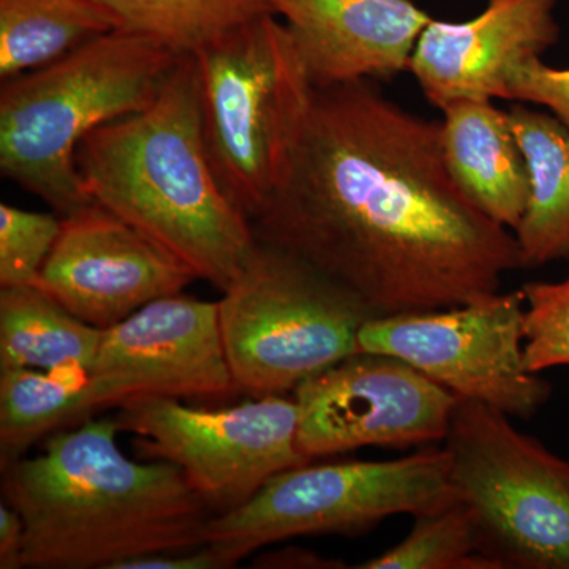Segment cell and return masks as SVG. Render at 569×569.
<instances>
[{"instance_id":"6","label":"cell","mask_w":569,"mask_h":569,"mask_svg":"<svg viewBox=\"0 0 569 569\" xmlns=\"http://www.w3.org/2000/svg\"><path fill=\"white\" fill-rule=\"evenodd\" d=\"M378 317L312 266L258 242L219 301L224 353L238 391L283 396L359 353L362 326Z\"/></svg>"},{"instance_id":"8","label":"cell","mask_w":569,"mask_h":569,"mask_svg":"<svg viewBox=\"0 0 569 569\" xmlns=\"http://www.w3.org/2000/svg\"><path fill=\"white\" fill-rule=\"evenodd\" d=\"M447 449L427 445L395 460L288 468L241 507L213 515L204 545L236 565L284 539L366 533L392 516H418L455 500Z\"/></svg>"},{"instance_id":"25","label":"cell","mask_w":569,"mask_h":569,"mask_svg":"<svg viewBox=\"0 0 569 569\" xmlns=\"http://www.w3.org/2000/svg\"><path fill=\"white\" fill-rule=\"evenodd\" d=\"M508 100L542 104L569 129V69H553L541 58L531 59L512 74Z\"/></svg>"},{"instance_id":"5","label":"cell","mask_w":569,"mask_h":569,"mask_svg":"<svg viewBox=\"0 0 569 569\" xmlns=\"http://www.w3.org/2000/svg\"><path fill=\"white\" fill-rule=\"evenodd\" d=\"M193 59L209 159L250 220L290 167L316 88L276 14L236 29Z\"/></svg>"},{"instance_id":"2","label":"cell","mask_w":569,"mask_h":569,"mask_svg":"<svg viewBox=\"0 0 569 569\" xmlns=\"http://www.w3.org/2000/svg\"><path fill=\"white\" fill-rule=\"evenodd\" d=\"M119 430L118 419L88 418L2 468L3 501L24 522V568L116 569L204 545L216 512L174 463L127 458Z\"/></svg>"},{"instance_id":"14","label":"cell","mask_w":569,"mask_h":569,"mask_svg":"<svg viewBox=\"0 0 569 569\" xmlns=\"http://www.w3.org/2000/svg\"><path fill=\"white\" fill-rule=\"evenodd\" d=\"M557 0H486L477 18L432 20L408 70L433 107L459 100H508L515 71L559 40Z\"/></svg>"},{"instance_id":"27","label":"cell","mask_w":569,"mask_h":569,"mask_svg":"<svg viewBox=\"0 0 569 569\" xmlns=\"http://www.w3.org/2000/svg\"><path fill=\"white\" fill-rule=\"evenodd\" d=\"M26 529L20 512L7 501L0 503V569H20L24 556Z\"/></svg>"},{"instance_id":"16","label":"cell","mask_w":569,"mask_h":569,"mask_svg":"<svg viewBox=\"0 0 569 569\" xmlns=\"http://www.w3.org/2000/svg\"><path fill=\"white\" fill-rule=\"evenodd\" d=\"M492 102L459 100L445 107L441 146L463 193L493 222L515 231L529 204V167L508 111Z\"/></svg>"},{"instance_id":"24","label":"cell","mask_w":569,"mask_h":569,"mask_svg":"<svg viewBox=\"0 0 569 569\" xmlns=\"http://www.w3.org/2000/svg\"><path fill=\"white\" fill-rule=\"evenodd\" d=\"M526 361L531 372L569 366V274L526 283Z\"/></svg>"},{"instance_id":"12","label":"cell","mask_w":569,"mask_h":569,"mask_svg":"<svg viewBox=\"0 0 569 569\" xmlns=\"http://www.w3.org/2000/svg\"><path fill=\"white\" fill-rule=\"evenodd\" d=\"M238 391L224 353L219 302L182 293L104 329L89 372L91 413L138 397H222Z\"/></svg>"},{"instance_id":"28","label":"cell","mask_w":569,"mask_h":569,"mask_svg":"<svg viewBox=\"0 0 569 569\" xmlns=\"http://www.w3.org/2000/svg\"><path fill=\"white\" fill-rule=\"evenodd\" d=\"M257 568H312L337 569L347 568L343 561L328 559L306 549L279 550V552H264L254 561Z\"/></svg>"},{"instance_id":"13","label":"cell","mask_w":569,"mask_h":569,"mask_svg":"<svg viewBox=\"0 0 569 569\" xmlns=\"http://www.w3.org/2000/svg\"><path fill=\"white\" fill-rule=\"evenodd\" d=\"M197 277L173 254L97 203L62 217L36 287L86 323L108 329Z\"/></svg>"},{"instance_id":"15","label":"cell","mask_w":569,"mask_h":569,"mask_svg":"<svg viewBox=\"0 0 569 569\" xmlns=\"http://www.w3.org/2000/svg\"><path fill=\"white\" fill-rule=\"evenodd\" d=\"M290 29L313 88L389 80L410 67L433 20L411 0H268Z\"/></svg>"},{"instance_id":"1","label":"cell","mask_w":569,"mask_h":569,"mask_svg":"<svg viewBox=\"0 0 569 569\" xmlns=\"http://www.w3.org/2000/svg\"><path fill=\"white\" fill-rule=\"evenodd\" d=\"M250 224L378 317L485 301L522 268L515 233L449 171L440 122L372 80L316 88L290 167Z\"/></svg>"},{"instance_id":"3","label":"cell","mask_w":569,"mask_h":569,"mask_svg":"<svg viewBox=\"0 0 569 569\" xmlns=\"http://www.w3.org/2000/svg\"><path fill=\"white\" fill-rule=\"evenodd\" d=\"M77 167L93 203L222 293L257 250L250 220L209 159L193 56L179 59L149 107L89 134Z\"/></svg>"},{"instance_id":"22","label":"cell","mask_w":569,"mask_h":569,"mask_svg":"<svg viewBox=\"0 0 569 569\" xmlns=\"http://www.w3.org/2000/svg\"><path fill=\"white\" fill-rule=\"evenodd\" d=\"M355 568L497 569L482 552L473 515L459 498L415 516L413 529L399 545Z\"/></svg>"},{"instance_id":"21","label":"cell","mask_w":569,"mask_h":569,"mask_svg":"<svg viewBox=\"0 0 569 569\" xmlns=\"http://www.w3.org/2000/svg\"><path fill=\"white\" fill-rule=\"evenodd\" d=\"M118 29L151 37L179 56H193L236 29L274 14L268 0H97Z\"/></svg>"},{"instance_id":"11","label":"cell","mask_w":569,"mask_h":569,"mask_svg":"<svg viewBox=\"0 0 569 569\" xmlns=\"http://www.w3.org/2000/svg\"><path fill=\"white\" fill-rule=\"evenodd\" d=\"M293 395L298 448L309 462L365 447L443 441L459 400L402 359L377 353L348 356Z\"/></svg>"},{"instance_id":"23","label":"cell","mask_w":569,"mask_h":569,"mask_svg":"<svg viewBox=\"0 0 569 569\" xmlns=\"http://www.w3.org/2000/svg\"><path fill=\"white\" fill-rule=\"evenodd\" d=\"M61 228L59 213L0 204V288L36 287Z\"/></svg>"},{"instance_id":"4","label":"cell","mask_w":569,"mask_h":569,"mask_svg":"<svg viewBox=\"0 0 569 569\" xmlns=\"http://www.w3.org/2000/svg\"><path fill=\"white\" fill-rule=\"evenodd\" d=\"M182 56L114 29L2 81L0 171L61 217L93 203L77 167L81 142L153 102Z\"/></svg>"},{"instance_id":"10","label":"cell","mask_w":569,"mask_h":569,"mask_svg":"<svg viewBox=\"0 0 569 569\" xmlns=\"http://www.w3.org/2000/svg\"><path fill=\"white\" fill-rule=\"evenodd\" d=\"M116 419L121 430L137 433L142 455L181 468L216 515L309 462L298 448V407L283 396L220 410L182 406L174 397H138Z\"/></svg>"},{"instance_id":"17","label":"cell","mask_w":569,"mask_h":569,"mask_svg":"<svg viewBox=\"0 0 569 569\" xmlns=\"http://www.w3.org/2000/svg\"><path fill=\"white\" fill-rule=\"evenodd\" d=\"M530 174L526 213L512 233L522 268L569 258V129L548 112L523 103L508 110Z\"/></svg>"},{"instance_id":"26","label":"cell","mask_w":569,"mask_h":569,"mask_svg":"<svg viewBox=\"0 0 569 569\" xmlns=\"http://www.w3.org/2000/svg\"><path fill=\"white\" fill-rule=\"evenodd\" d=\"M236 563L222 549L213 545L181 550V552L153 553L118 565L116 569H227Z\"/></svg>"},{"instance_id":"7","label":"cell","mask_w":569,"mask_h":569,"mask_svg":"<svg viewBox=\"0 0 569 569\" xmlns=\"http://www.w3.org/2000/svg\"><path fill=\"white\" fill-rule=\"evenodd\" d=\"M443 441L455 496L497 569H569V460L473 400H458Z\"/></svg>"},{"instance_id":"19","label":"cell","mask_w":569,"mask_h":569,"mask_svg":"<svg viewBox=\"0 0 569 569\" xmlns=\"http://www.w3.org/2000/svg\"><path fill=\"white\" fill-rule=\"evenodd\" d=\"M114 29L97 0H0V78L40 69Z\"/></svg>"},{"instance_id":"20","label":"cell","mask_w":569,"mask_h":569,"mask_svg":"<svg viewBox=\"0 0 569 569\" xmlns=\"http://www.w3.org/2000/svg\"><path fill=\"white\" fill-rule=\"evenodd\" d=\"M89 370H0V462L24 458L41 437L91 418Z\"/></svg>"},{"instance_id":"18","label":"cell","mask_w":569,"mask_h":569,"mask_svg":"<svg viewBox=\"0 0 569 569\" xmlns=\"http://www.w3.org/2000/svg\"><path fill=\"white\" fill-rule=\"evenodd\" d=\"M103 332L40 288L0 290V370L74 367L91 372Z\"/></svg>"},{"instance_id":"9","label":"cell","mask_w":569,"mask_h":569,"mask_svg":"<svg viewBox=\"0 0 569 569\" xmlns=\"http://www.w3.org/2000/svg\"><path fill=\"white\" fill-rule=\"evenodd\" d=\"M359 353L395 356L459 399L508 415L535 417L552 385L526 361L522 291L471 305L376 317L362 326Z\"/></svg>"}]
</instances>
